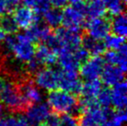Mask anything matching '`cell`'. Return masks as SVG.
<instances>
[{
  "mask_svg": "<svg viewBox=\"0 0 127 126\" xmlns=\"http://www.w3.org/2000/svg\"><path fill=\"white\" fill-rule=\"evenodd\" d=\"M124 2H125V1H126V0H124Z\"/></svg>",
  "mask_w": 127,
  "mask_h": 126,
  "instance_id": "obj_43",
  "label": "cell"
},
{
  "mask_svg": "<svg viewBox=\"0 0 127 126\" xmlns=\"http://www.w3.org/2000/svg\"><path fill=\"white\" fill-rule=\"evenodd\" d=\"M102 126H118V125H116V124H115V123H113V122L111 121V120L108 119V120L106 121V122H105V123H103Z\"/></svg>",
  "mask_w": 127,
  "mask_h": 126,
  "instance_id": "obj_36",
  "label": "cell"
},
{
  "mask_svg": "<svg viewBox=\"0 0 127 126\" xmlns=\"http://www.w3.org/2000/svg\"><path fill=\"white\" fill-rule=\"evenodd\" d=\"M106 11V7L102 0H90L85 5V17L89 20L104 17Z\"/></svg>",
  "mask_w": 127,
  "mask_h": 126,
  "instance_id": "obj_21",
  "label": "cell"
},
{
  "mask_svg": "<svg viewBox=\"0 0 127 126\" xmlns=\"http://www.w3.org/2000/svg\"><path fill=\"white\" fill-rule=\"evenodd\" d=\"M72 52H73L75 59L78 60V62L80 63V64L86 61L89 59V57H90V54L87 52V50L81 46H78L77 48L73 49Z\"/></svg>",
  "mask_w": 127,
  "mask_h": 126,
  "instance_id": "obj_32",
  "label": "cell"
},
{
  "mask_svg": "<svg viewBox=\"0 0 127 126\" xmlns=\"http://www.w3.org/2000/svg\"><path fill=\"white\" fill-rule=\"evenodd\" d=\"M104 65V59L100 56H93L92 58H89L86 61L82 63V66L79 67L80 75L85 81L98 79L101 75Z\"/></svg>",
  "mask_w": 127,
  "mask_h": 126,
  "instance_id": "obj_9",
  "label": "cell"
},
{
  "mask_svg": "<svg viewBox=\"0 0 127 126\" xmlns=\"http://www.w3.org/2000/svg\"><path fill=\"white\" fill-rule=\"evenodd\" d=\"M47 105L55 113L64 114L70 113L71 115H79L78 101L73 94L63 90H52L47 94Z\"/></svg>",
  "mask_w": 127,
  "mask_h": 126,
  "instance_id": "obj_2",
  "label": "cell"
},
{
  "mask_svg": "<svg viewBox=\"0 0 127 126\" xmlns=\"http://www.w3.org/2000/svg\"><path fill=\"white\" fill-rule=\"evenodd\" d=\"M0 102L11 112H22L28 108L19 91L17 84L12 82H6L3 90L0 93Z\"/></svg>",
  "mask_w": 127,
  "mask_h": 126,
  "instance_id": "obj_3",
  "label": "cell"
},
{
  "mask_svg": "<svg viewBox=\"0 0 127 126\" xmlns=\"http://www.w3.org/2000/svg\"><path fill=\"white\" fill-rule=\"evenodd\" d=\"M59 126H78V120L70 113H64L59 117Z\"/></svg>",
  "mask_w": 127,
  "mask_h": 126,
  "instance_id": "obj_31",
  "label": "cell"
},
{
  "mask_svg": "<svg viewBox=\"0 0 127 126\" xmlns=\"http://www.w3.org/2000/svg\"><path fill=\"white\" fill-rule=\"evenodd\" d=\"M81 45L92 56H100L101 54L105 53V49H106L101 40L93 38L88 34L82 37Z\"/></svg>",
  "mask_w": 127,
  "mask_h": 126,
  "instance_id": "obj_20",
  "label": "cell"
},
{
  "mask_svg": "<svg viewBox=\"0 0 127 126\" xmlns=\"http://www.w3.org/2000/svg\"><path fill=\"white\" fill-rule=\"evenodd\" d=\"M17 86H18V89L21 93V96L23 97L28 107L32 104L42 102V93L31 79L23 78L22 80L19 82Z\"/></svg>",
  "mask_w": 127,
  "mask_h": 126,
  "instance_id": "obj_10",
  "label": "cell"
},
{
  "mask_svg": "<svg viewBox=\"0 0 127 126\" xmlns=\"http://www.w3.org/2000/svg\"><path fill=\"white\" fill-rule=\"evenodd\" d=\"M127 49L126 46L124 45L118 50H109L104 57V61L108 64L118 67L123 71H126L127 69Z\"/></svg>",
  "mask_w": 127,
  "mask_h": 126,
  "instance_id": "obj_16",
  "label": "cell"
},
{
  "mask_svg": "<svg viewBox=\"0 0 127 126\" xmlns=\"http://www.w3.org/2000/svg\"><path fill=\"white\" fill-rule=\"evenodd\" d=\"M25 34L32 42H46L47 38L52 34V32L46 23L41 22L40 20L35 21L28 29Z\"/></svg>",
  "mask_w": 127,
  "mask_h": 126,
  "instance_id": "obj_14",
  "label": "cell"
},
{
  "mask_svg": "<svg viewBox=\"0 0 127 126\" xmlns=\"http://www.w3.org/2000/svg\"><path fill=\"white\" fill-rule=\"evenodd\" d=\"M13 18L19 28L26 30L35 21L40 20V16L27 7H18L13 10Z\"/></svg>",
  "mask_w": 127,
  "mask_h": 126,
  "instance_id": "obj_13",
  "label": "cell"
},
{
  "mask_svg": "<svg viewBox=\"0 0 127 126\" xmlns=\"http://www.w3.org/2000/svg\"><path fill=\"white\" fill-rule=\"evenodd\" d=\"M0 29L5 33L14 34L18 32L19 27L12 15L4 14L2 17H0Z\"/></svg>",
  "mask_w": 127,
  "mask_h": 126,
  "instance_id": "obj_26",
  "label": "cell"
},
{
  "mask_svg": "<svg viewBox=\"0 0 127 126\" xmlns=\"http://www.w3.org/2000/svg\"><path fill=\"white\" fill-rule=\"evenodd\" d=\"M124 73L125 72L118 67L109 64L104 66L100 77L102 79V83L107 86H113L122 81H124Z\"/></svg>",
  "mask_w": 127,
  "mask_h": 126,
  "instance_id": "obj_18",
  "label": "cell"
},
{
  "mask_svg": "<svg viewBox=\"0 0 127 126\" xmlns=\"http://www.w3.org/2000/svg\"><path fill=\"white\" fill-rule=\"evenodd\" d=\"M6 39V33L0 29V43L4 42V40Z\"/></svg>",
  "mask_w": 127,
  "mask_h": 126,
  "instance_id": "obj_40",
  "label": "cell"
},
{
  "mask_svg": "<svg viewBox=\"0 0 127 126\" xmlns=\"http://www.w3.org/2000/svg\"><path fill=\"white\" fill-rule=\"evenodd\" d=\"M3 114H4V106H3V104L0 102V119L2 118Z\"/></svg>",
  "mask_w": 127,
  "mask_h": 126,
  "instance_id": "obj_41",
  "label": "cell"
},
{
  "mask_svg": "<svg viewBox=\"0 0 127 126\" xmlns=\"http://www.w3.org/2000/svg\"><path fill=\"white\" fill-rule=\"evenodd\" d=\"M59 78L60 70L51 67H46L34 72L33 83L43 90L52 91L59 87Z\"/></svg>",
  "mask_w": 127,
  "mask_h": 126,
  "instance_id": "obj_5",
  "label": "cell"
},
{
  "mask_svg": "<svg viewBox=\"0 0 127 126\" xmlns=\"http://www.w3.org/2000/svg\"><path fill=\"white\" fill-rule=\"evenodd\" d=\"M0 126H5V122L2 119H0Z\"/></svg>",
  "mask_w": 127,
  "mask_h": 126,
  "instance_id": "obj_42",
  "label": "cell"
},
{
  "mask_svg": "<svg viewBox=\"0 0 127 126\" xmlns=\"http://www.w3.org/2000/svg\"><path fill=\"white\" fill-rule=\"evenodd\" d=\"M7 12L6 0H0V15H4Z\"/></svg>",
  "mask_w": 127,
  "mask_h": 126,
  "instance_id": "obj_35",
  "label": "cell"
},
{
  "mask_svg": "<svg viewBox=\"0 0 127 126\" xmlns=\"http://www.w3.org/2000/svg\"><path fill=\"white\" fill-rule=\"evenodd\" d=\"M104 46L106 48H109L110 50H118L122 46L125 45V37L119 36L117 34H108L104 38Z\"/></svg>",
  "mask_w": 127,
  "mask_h": 126,
  "instance_id": "obj_27",
  "label": "cell"
},
{
  "mask_svg": "<svg viewBox=\"0 0 127 126\" xmlns=\"http://www.w3.org/2000/svg\"><path fill=\"white\" fill-rule=\"evenodd\" d=\"M35 59L41 66L50 67L57 63V54L46 45H39L34 49Z\"/></svg>",
  "mask_w": 127,
  "mask_h": 126,
  "instance_id": "obj_19",
  "label": "cell"
},
{
  "mask_svg": "<svg viewBox=\"0 0 127 126\" xmlns=\"http://www.w3.org/2000/svg\"><path fill=\"white\" fill-rule=\"evenodd\" d=\"M96 101L101 108L109 109V106L111 105V96H110V90L108 88L101 89L98 94L96 95Z\"/></svg>",
  "mask_w": 127,
  "mask_h": 126,
  "instance_id": "obj_29",
  "label": "cell"
},
{
  "mask_svg": "<svg viewBox=\"0 0 127 126\" xmlns=\"http://www.w3.org/2000/svg\"><path fill=\"white\" fill-rule=\"evenodd\" d=\"M24 112L25 118L31 126H39L45 123L51 114L49 106L43 102L30 105Z\"/></svg>",
  "mask_w": 127,
  "mask_h": 126,
  "instance_id": "obj_7",
  "label": "cell"
},
{
  "mask_svg": "<svg viewBox=\"0 0 127 126\" xmlns=\"http://www.w3.org/2000/svg\"><path fill=\"white\" fill-rule=\"evenodd\" d=\"M102 89V84L98 79L87 80L85 84H82L81 91L79 94H82V97L95 98L100 90Z\"/></svg>",
  "mask_w": 127,
  "mask_h": 126,
  "instance_id": "obj_22",
  "label": "cell"
},
{
  "mask_svg": "<svg viewBox=\"0 0 127 126\" xmlns=\"http://www.w3.org/2000/svg\"><path fill=\"white\" fill-rule=\"evenodd\" d=\"M57 39L59 40L61 48H68L73 50L81 46L82 33L81 31L71 30L68 28H57L56 32L54 33Z\"/></svg>",
  "mask_w": 127,
  "mask_h": 126,
  "instance_id": "obj_8",
  "label": "cell"
},
{
  "mask_svg": "<svg viewBox=\"0 0 127 126\" xmlns=\"http://www.w3.org/2000/svg\"><path fill=\"white\" fill-rule=\"evenodd\" d=\"M44 21L50 28H58L61 24L62 13L58 8H49L44 13Z\"/></svg>",
  "mask_w": 127,
  "mask_h": 126,
  "instance_id": "obj_24",
  "label": "cell"
},
{
  "mask_svg": "<svg viewBox=\"0 0 127 126\" xmlns=\"http://www.w3.org/2000/svg\"><path fill=\"white\" fill-rule=\"evenodd\" d=\"M50 5L53 6L54 8H58V9H61L67 7L69 1L68 0H49Z\"/></svg>",
  "mask_w": 127,
  "mask_h": 126,
  "instance_id": "obj_33",
  "label": "cell"
},
{
  "mask_svg": "<svg viewBox=\"0 0 127 126\" xmlns=\"http://www.w3.org/2000/svg\"><path fill=\"white\" fill-rule=\"evenodd\" d=\"M7 11H13L20 6L21 0H6Z\"/></svg>",
  "mask_w": 127,
  "mask_h": 126,
  "instance_id": "obj_34",
  "label": "cell"
},
{
  "mask_svg": "<svg viewBox=\"0 0 127 126\" xmlns=\"http://www.w3.org/2000/svg\"><path fill=\"white\" fill-rule=\"evenodd\" d=\"M57 62L60 64L61 70L67 71H77L80 67L72 50L68 48H61L57 52Z\"/></svg>",
  "mask_w": 127,
  "mask_h": 126,
  "instance_id": "obj_15",
  "label": "cell"
},
{
  "mask_svg": "<svg viewBox=\"0 0 127 126\" xmlns=\"http://www.w3.org/2000/svg\"><path fill=\"white\" fill-rule=\"evenodd\" d=\"M25 7H30L37 15H43L50 8L49 0H21Z\"/></svg>",
  "mask_w": 127,
  "mask_h": 126,
  "instance_id": "obj_25",
  "label": "cell"
},
{
  "mask_svg": "<svg viewBox=\"0 0 127 126\" xmlns=\"http://www.w3.org/2000/svg\"><path fill=\"white\" fill-rule=\"evenodd\" d=\"M62 13L61 23L65 28L81 31L85 24V4L72 5V7H65Z\"/></svg>",
  "mask_w": 127,
  "mask_h": 126,
  "instance_id": "obj_4",
  "label": "cell"
},
{
  "mask_svg": "<svg viewBox=\"0 0 127 126\" xmlns=\"http://www.w3.org/2000/svg\"><path fill=\"white\" fill-rule=\"evenodd\" d=\"M4 66H5V59L3 58V55L0 52V70H1V69H2Z\"/></svg>",
  "mask_w": 127,
  "mask_h": 126,
  "instance_id": "obj_38",
  "label": "cell"
},
{
  "mask_svg": "<svg viewBox=\"0 0 127 126\" xmlns=\"http://www.w3.org/2000/svg\"><path fill=\"white\" fill-rule=\"evenodd\" d=\"M111 114L109 109L95 107L79 115L78 126H102Z\"/></svg>",
  "mask_w": 127,
  "mask_h": 126,
  "instance_id": "obj_6",
  "label": "cell"
},
{
  "mask_svg": "<svg viewBox=\"0 0 127 126\" xmlns=\"http://www.w3.org/2000/svg\"><path fill=\"white\" fill-rule=\"evenodd\" d=\"M70 3H71L72 5H77V4H82L85 3V0H68Z\"/></svg>",
  "mask_w": 127,
  "mask_h": 126,
  "instance_id": "obj_39",
  "label": "cell"
},
{
  "mask_svg": "<svg viewBox=\"0 0 127 126\" xmlns=\"http://www.w3.org/2000/svg\"><path fill=\"white\" fill-rule=\"evenodd\" d=\"M4 42L7 50L13 55L19 62L27 63L34 56L35 46L25 33L10 34L8 37H6Z\"/></svg>",
  "mask_w": 127,
  "mask_h": 126,
  "instance_id": "obj_1",
  "label": "cell"
},
{
  "mask_svg": "<svg viewBox=\"0 0 127 126\" xmlns=\"http://www.w3.org/2000/svg\"><path fill=\"white\" fill-rule=\"evenodd\" d=\"M83 83L78 76L77 71H67L60 70L59 78V87L60 90L69 92L71 94H79L81 91Z\"/></svg>",
  "mask_w": 127,
  "mask_h": 126,
  "instance_id": "obj_12",
  "label": "cell"
},
{
  "mask_svg": "<svg viewBox=\"0 0 127 126\" xmlns=\"http://www.w3.org/2000/svg\"><path fill=\"white\" fill-rule=\"evenodd\" d=\"M127 86L125 81L112 86L110 90L111 105L116 109H125L127 105Z\"/></svg>",
  "mask_w": 127,
  "mask_h": 126,
  "instance_id": "obj_17",
  "label": "cell"
},
{
  "mask_svg": "<svg viewBox=\"0 0 127 126\" xmlns=\"http://www.w3.org/2000/svg\"><path fill=\"white\" fill-rule=\"evenodd\" d=\"M5 84H6V80H5L2 76H0V93L3 90L4 86H5Z\"/></svg>",
  "mask_w": 127,
  "mask_h": 126,
  "instance_id": "obj_37",
  "label": "cell"
},
{
  "mask_svg": "<svg viewBox=\"0 0 127 126\" xmlns=\"http://www.w3.org/2000/svg\"><path fill=\"white\" fill-rule=\"evenodd\" d=\"M110 31L114 34L126 37L127 34V19L124 12L115 15L110 20Z\"/></svg>",
  "mask_w": 127,
  "mask_h": 126,
  "instance_id": "obj_23",
  "label": "cell"
},
{
  "mask_svg": "<svg viewBox=\"0 0 127 126\" xmlns=\"http://www.w3.org/2000/svg\"><path fill=\"white\" fill-rule=\"evenodd\" d=\"M89 36L97 40H103L110 32V20L105 17L91 19L85 24Z\"/></svg>",
  "mask_w": 127,
  "mask_h": 126,
  "instance_id": "obj_11",
  "label": "cell"
},
{
  "mask_svg": "<svg viewBox=\"0 0 127 126\" xmlns=\"http://www.w3.org/2000/svg\"><path fill=\"white\" fill-rule=\"evenodd\" d=\"M106 9L109 12V14L115 16L121 14L124 10V0H102Z\"/></svg>",
  "mask_w": 127,
  "mask_h": 126,
  "instance_id": "obj_28",
  "label": "cell"
},
{
  "mask_svg": "<svg viewBox=\"0 0 127 126\" xmlns=\"http://www.w3.org/2000/svg\"><path fill=\"white\" fill-rule=\"evenodd\" d=\"M5 126H31L25 117L21 115L8 116L4 120Z\"/></svg>",
  "mask_w": 127,
  "mask_h": 126,
  "instance_id": "obj_30",
  "label": "cell"
}]
</instances>
